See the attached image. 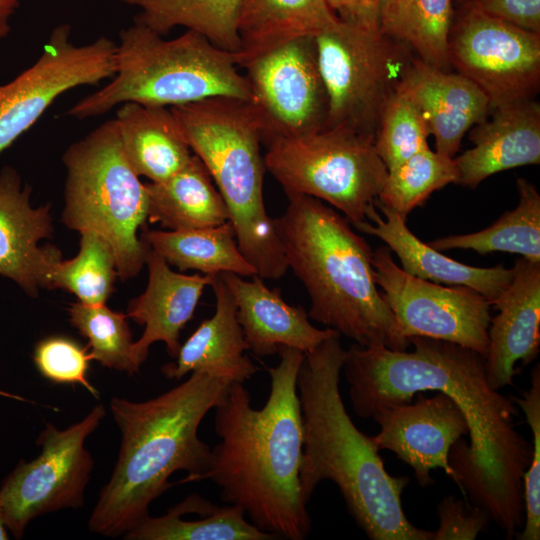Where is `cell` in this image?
Instances as JSON below:
<instances>
[{
  "label": "cell",
  "mask_w": 540,
  "mask_h": 540,
  "mask_svg": "<svg viewBox=\"0 0 540 540\" xmlns=\"http://www.w3.org/2000/svg\"><path fill=\"white\" fill-rule=\"evenodd\" d=\"M141 239L180 271L197 270L211 276L224 272L243 277L258 275L241 253L230 221L187 230L144 229Z\"/></svg>",
  "instance_id": "26"
},
{
  "label": "cell",
  "mask_w": 540,
  "mask_h": 540,
  "mask_svg": "<svg viewBox=\"0 0 540 540\" xmlns=\"http://www.w3.org/2000/svg\"><path fill=\"white\" fill-rule=\"evenodd\" d=\"M366 218L352 224L358 231L383 240L401 261L402 269L420 279L448 285H463L474 289L491 305L507 288L513 278V268L502 264L490 268L469 266L422 242L406 226L396 212L374 200Z\"/></svg>",
  "instance_id": "21"
},
{
  "label": "cell",
  "mask_w": 540,
  "mask_h": 540,
  "mask_svg": "<svg viewBox=\"0 0 540 540\" xmlns=\"http://www.w3.org/2000/svg\"><path fill=\"white\" fill-rule=\"evenodd\" d=\"M454 158L425 148L387 172L376 201L406 221L410 212L450 183H458Z\"/></svg>",
  "instance_id": "31"
},
{
  "label": "cell",
  "mask_w": 540,
  "mask_h": 540,
  "mask_svg": "<svg viewBox=\"0 0 540 540\" xmlns=\"http://www.w3.org/2000/svg\"><path fill=\"white\" fill-rule=\"evenodd\" d=\"M66 169L64 224L106 239L118 277L134 278L150 247L137 236L147 221L148 192L124 153L115 119L71 144L62 157Z\"/></svg>",
  "instance_id": "7"
},
{
  "label": "cell",
  "mask_w": 540,
  "mask_h": 540,
  "mask_svg": "<svg viewBox=\"0 0 540 540\" xmlns=\"http://www.w3.org/2000/svg\"><path fill=\"white\" fill-rule=\"evenodd\" d=\"M249 104L261 127L262 142L323 129L328 99L317 65L313 37L271 48L243 65Z\"/></svg>",
  "instance_id": "14"
},
{
  "label": "cell",
  "mask_w": 540,
  "mask_h": 540,
  "mask_svg": "<svg viewBox=\"0 0 540 540\" xmlns=\"http://www.w3.org/2000/svg\"><path fill=\"white\" fill-rule=\"evenodd\" d=\"M0 396L15 399V400H20V401H29V400H26L25 398H23V397H21L19 395L12 394V393L3 391L1 389H0Z\"/></svg>",
  "instance_id": "42"
},
{
  "label": "cell",
  "mask_w": 540,
  "mask_h": 540,
  "mask_svg": "<svg viewBox=\"0 0 540 540\" xmlns=\"http://www.w3.org/2000/svg\"><path fill=\"white\" fill-rule=\"evenodd\" d=\"M139 12L134 21L161 35L176 27L192 30L215 46L238 54L241 0H123Z\"/></svg>",
  "instance_id": "28"
},
{
  "label": "cell",
  "mask_w": 540,
  "mask_h": 540,
  "mask_svg": "<svg viewBox=\"0 0 540 540\" xmlns=\"http://www.w3.org/2000/svg\"><path fill=\"white\" fill-rule=\"evenodd\" d=\"M498 314L491 318L485 370L496 390L513 384L515 364L532 362L540 346V262L523 257L513 267V278L492 303Z\"/></svg>",
  "instance_id": "16"
},
{
  "label": "cell",
  "mask_w": 540,
  "mask_h": 540,
  "mask_svg": "<svg viewBox=\"0 0 540 540\" xmlns=\"http://www.w3.org/2000/svg\"><path fill=\"white\" fill-rule=\"evenodd\" d=\"M338 20L325 0H241L239 66L287 41L313 37Z\"/></svg>",
  "instance_id": "24"
},
{
  "label": "cell",
  "mask_w": 540,
  "mask_h": 540,
  "mask_svg": "<svg viewBox=\"0 0 540 540\" xmlns=\"http://www.w3.org/2000/svg\"><path fill=\"white\" fill-rule=\"evenodd\" d=\"M78 254L69 260H58L50 274L49 289H64L78 301L105 304L118 277L114 251L110 243L92 231L81 232Z\"/></svg>",
  "instance_id": "32"
},
{
  "label": "cell",
  "mask_w": 540,
  "mask_h": 540,
  "mask_svg": "<svg viewBox=\"0 0 540 540\" xmlns=\"http://www.w3.org/2000/svg\"><path fill=\"white\" fill-rule=\"evenodd\" d=\"M150 223L169 230L221 225L229 211L203 162L195 155L175 175L158 183H146Z\"/></svg>",
  "instance_id": "25"
},
{
  "label": "cell",
  "mask_w": 540,
  "mask_h": 540,
  "mask_svg": "<svg viewBox=\"0 0 540 540\" xmlns=\"http://www.w3.org/2000/svg\"><path fill=\"white\" fill-rule=\"evenodd\" d=\"M115 53L116 42L106 36L78 45L69 23L55 26L37 60L0 86V154L62 94L111 79Z\"/></svg>",
  "instance_id": "12"
},
{
  "label": "cell",
  "mask_w": 540,
  "mask_h": 540,
  "mask_svg": "<svg viewBox=\"0 0 540 540\" xmlns=\"http://www.w3.org/2000/svg\"><path fill=\"white\" fill-rule=\"evenodd\" d=\"M474 147L454 157L463 186L475 189L498 172L540 163V104L536 99L491 111L469 130Z\"/></svg>",
  "instance_id": "19"
},
{
  "label": "cell",
  "mask_w": 540,
  "mask_h": 540,
  "mask_svg": "<svg viewBox=\"0 0 540 540\" xmlns=\"http://www.w3.org/2000/svg\"><path fill=\"white\" fill-rule=\"evenodd\" d=\"M486 14L540 34V0H472Z\"/></svg>",
  "instance_id": "38"
},
{
  "label": "cell",
  "mask_w": 540,
  "mask_h": 540,
  "mask_svg": "<svg viewBox=\"0 0 540 540\" xmlns=\"http://www.w3.org/2000/svg\"><path fill=\"white\" fill-rule=\"evenodd\" d=\"M239 68L238 54L215 46L197 32L186 30L165 39L134 21L119 33L113 77L72 105L67 114L84 120L128 102L173 107L217 96L250 102V87Z\"/></svg>",
  "instance_id": "6"
},
{
  "label": "cell",
  "mask_w": 540,
  "mask_h": 540,
  "mask_svg": "<svg viewBox=\"0 0 540 540\" xmlns=\"http://www.w3.org/2000/svg\"><path fill=\"white\" fill-rule=\"evenodd\" d=\"M197 518L187 519L173 506L165 515H148L124 534L130 540H276L246 519L233 504L219 506L203 498Z\"/></svg>",
  "instance_id": "30"
},
{
  "label": "cell",
  "mask_w": 540,
  "mask_h": 540,
  "mask_svg": "<svg viewBox=\"0 0 540 540\" xmlns=\"http://www.w3.org/2000/svg\"><path fill=\"white\" fill-rule=\"evenodd\" d=\"M280 361L267 368L270 392L255 409L242 383H231L215 406L214 430L221 441L211 449L205 475L228 504L280 539L303 540L311 518L300 487L303 423L297 378L304 353L280 347Z\"/></svg>",
  "instance_id": "1"
},
{
  "label": "cell",
  "mask_w": 540,
  "mask_h": 540,
  "mask_svg": "<svg viewBox=\"0 0 540 540\" xmlns=\"http://www.w3.org/2000/svg\"><path fill=\"white\" fill-rule=\"evenodd\" d=\"M114 119L128 162L152 183L175 175L193 156L170 107L123 103Z\"/></svg>",
  "instance_id": "23"
},
{
  "label": "cell",
  "mask_w": 540,
  "mask_h": 540,
  "mask_svg": "<svg viewBox=\"0 0 540 540\" xmlns=\"http://www.w3.org/2000/svg\"><path fill=\"white\" fill-rule=\"evenodd\" d=\"M340 334L304 353L297 391L303 423L300 487L308 504L315 488L330 480L350 515L372 540H432L433 532L412 525L401 494L407 477L390 475L371 436L353 423L339 381L345 360Z\"/></svg>",
  "instance_id": "2"
},
{
  "label": "cell",
  "mask_w": 540,
  "mask_h": 540,
  "mask_svg": "<svg viewBox=\"0 0 540 540\" xmlns=\"http://www.w3.org/2000/svg\"><path fill=\"white\" fill-rule=\"evenodd\" d=\"M7 530L8 529L6 527L4 517H3V513H2V510H1V507H0V540L9 539Z\"/></svg>",
  "instance_id": "41"
},
{
  "label": "cell",
  "mask_w": 540,
  "mask_h": 540,
  "mask_svg": "<svg viewBox=\"0 0 540 540\" xmlns=\"http://www.w3.org/2000/svg\"><path fill=\"white\" fill-rule=\"evenodd\" d=\"M447 52L451 68L485 93L491 111L535 99L540 90V34L490 16L473 2L454 13Z\"/></svg>",
  "instance_id": "10"
},
{
  "label": "cell",
  "mask_w": 540,
  "mask_h": 540,
  "mask_svg": "<svg viewBox=\"0 0 540 540\" xmlns=\"http://www.w3.org/2000/svg\"><path fill=\"white\" fill-rule=\"evenodd\" d=\"M285 194L286 210L273 223L288 269L309 295L308 316L361 346L407 350L410 340L377 289L367 241L322 200Z\"/></svg>",
  "instance_id": "4"
},
{
  "label": "cell",
  "mask_w": 540,
  "mask_h": 540,
  "mask_svg": "<svg viewBox=\"0 0 540 540\" xmlns=\"http://www.w3.org/2000/svg\"><path fill=\"white\" fill-rule=\"evenodd\" d=\"M210 286L216 299L215 313L180 346L175 361L165 364L162 374L179 380L188 373L202 372L244 384L255 375L257 367L245 354L249 347L237 319L234 298L221 273L213 275Z\"/></svg>",
  "instance_id": "22"
},
{
  "label": "cell",
  "mask_w": 540,
  "mask_h": 540,
  "mask_svg": "<svg viewBox=\"0 0 540 540\" xmlns=\"http://www.w3.org/2000/svg\"><path fill=\"white\" fill-rule=\"evenodd\" d=\"M103 405L64 430L47 423L36 443L40 455L20 461L0 487L4 521L17 539L35 517L84 505V493L94 461L85 448L86 438L105 416Z\"/></svg>",
  "instance_id": "11"
},
{
  "label": "cell",
  "mask_w": 540,
  "mask_h": 540,
  "mask_svg": "<svg viewBox=\"0 0 540 540\" xmlns=\"http://www.w3.org/2000/svg\"><path fill=\"white\" fill-rule=\"evenodd\" d=\"M313 43L328 99L325 127L375 138L381 112L414 53L380 31L340 20L313 36Z\"/></svg>",
  "instance_id": "9"
},
{
  "label": "cell",
  "mask_w": 540,
  "mask_h": 540,
  "mask_svg": "<svg viewBox=\"0 0 540 540\" xmlns=\"http://www.w3.org/2000/svg\"><path fill=\"white\" fill-rule=\"evenodd\" d=\"M265 168L285 193L326 201L351 224L366 220L378 197L387 168L374 138L342 127L279 137L266 142Z\"/></svg>",
  "instance_id": "8"
},
{
  "label": "cell",
  "mask_w": 540,
  "mask_h": 540,
  "mask_svg": "<svg viewBox=\"0 0 540 540\" xmlns=\"http://www.w3.org/2000/svg\"><path fill=\"white\" fill-rule=\"evenodd\" d=\"M398 89L419 106L435 139V151L454 158L462 138L491 113L488 97L458 72L441 70L414 57Z\"/></svg>",
  "instance_id": "17"
},
{
  "label": "cell",
  "mask_w": 540,
  "mask_h": 540,
  "mask_svg": "<svg viewBox=\"0 0 540 540\" xmlns=\"http://www.w3.org/2000/svg\"><path fill=\"white\" fill-rule=\"evenodd\" d=\"M146 264L147 287L127 308L128 318L144 325L142 336L132 346L133 361L138 368L147 359L150 346L158 341L165 343L168 354L176 358L181 346L180 332L192 319L203 290L213 279V275L175 272L151 249Z\"/></svg>",
  "instance_id": "18"
},
{
  "label": "cell",
  "mask_w": 540,
  "mask_h": 540,
  "mask_svg": "<svg viewBox=\"0 0 540 540\" xmlns=\"http://www.w3.org/2000/svg\"><path fill=\"white\" fill-rule=\"evenodd\" d=\"M221 275L234 298L237 319L249 350L259 357L273 355L280 347L306 353L325 339L340 334L333 328L314 327L303 307L285 302L279 289H269L259 275L251 280L230 272Z\"/></svg>",
  "instance_id": "20"
},
{
  "label": "cell",
  "mask_w": 540,
  "mask_h": 540,
  "mask_svg": "<svg viewBox=\"0 0 540 540\" xmlns=\"http://www.w3.org/2000/svg\"><path fill=\"white\" fill-rule=\"evenodd\" d=\"M21 0H0V40L11 31V20L20 6Z\"/></svg>",
  "instance_id": "40"
},
{
  "label": "cell",
  "mask_w": 540,
  "mask_h": 540,
  "mask_svg": "<svg viewBox=\"0 0 540 540\" xmlns=\"http://www.w3.org/2000/svg\"><path fill=\"white\" fill-rule=\"evenodd\" d=\"M453 4V0H382L379 31L425 63L450 71L447 46Z\"/></svg>",
  "instance_id": "27"
},
{
  "label": "cell",
  "mask_w": 540,
  "mask_h": 540,
  "mask_svg": "<svg viewBox=\"0 0 540 540\" xmlns=\"http://www.w3.org/2000/svg\"><path fill=\"white\" fill-rule=\"evenodd\" d=\"M472 0H453V3H456L458 4L459 6H462V5H465L469 2H471Z\"/></svg>",
  "instance_id": "43"
},
{
  "label": "cell",
  "mask_w": 540,
  "mask_h": 540,
  "mask_svg": "<svg viewBox=\"0 0 540 540\" xmlns=\"http://www.w3.org/2000/svg\"><path fill=\"white\" fill-rule=\"evenodd\" d=\"M429 135L419 106L397 88L381 112L374 138L376 151L387 170L428 148Z\"/></svg>",
  "instance_id": "34"
},
{
  "label": "cell",
  "mask_w": 540,
  "mask_h": 540,
  "mask_svg": "<svg viewBox=\"0 0 540 540\" xmlns=\"http://www.w3.org/2000/svg\"><path fill=\"white\" fill-rule=\"evenodd\" d=\"M437 514L439 527L432 540H474L491 520L481 507L454 496L438 504Z\"/></svg>",
  "instance_id": "37"
},
{
  "label": "cell",
  "mask_w": 540,
  "mask_h": 540,
  "mask_svg": "<svg viewBox=\"0 0 540 540\" xmlns=\"http://www.w3.org/2000/svg\"><path fill=\"white\" fill-rule=\"evenodd\" d=\"M325 1L340 21L371 31H379V11L382 0Z\"/></svg>",
  "instance_id": "39"
},
{
  "label": "cell",
  "mask_w": 540,
  "mask_h": 540,
  "mask_svg": "<svg viewBox=\"0 0 540 540\" xmlns=\"http://www.w3.org/2000/svg\"><path fill=\"white\" fill-rule=\"evenodd\" d=\"M170 109L227 206L241 253L262 279L282 278L288 265L265 208L262 132L251 105L217 96Z\"/></svg>",
  "instance_id": "5"
},
{
  "label": "cell",
  "mask_w": 540,
  "mask_h": 540,
  "mask_svg": "<svg viewBox=\"0 0 540 540\" xmlns=\"http://www.w3.org/2000/svg\"><path fill=\"white\" fill-rule=\"evenodd\" d=\"M31 187L22 185L19 173L10 166L0 172V275L13 280L23 291L36 297L49 289V279L61 252L40 247L54 228L50 205L33 207Z\"/></svg>",
  "instance_id": "15"
},
{
  "label": "cell",
  "mask_w": 540,
  "mask_h": 540,
  "mask_svg": "<svg viewBox=\"0 0 540 540\" xmlns=\"http://www.w3.org/2000/svg\"><path fill=\"white\" fill-rule=\"evenodd\" d=\"M524 412L533 437L532 459L523 477L524 524L521 540L540 539V367L531 374V387L511 397Z\"/></svg>",
  "instance_id": "35"
},
{
  "label": "cell",
  "mask_w": 540,
  "mask_h": 540,
  "mask_svg": "<svg viewBox=\"0 0 540 540\" xmlns=\"http://www.w3.org/2000/svg\"><path fill=\"white\" fill-rule=\"evenodd\" d=\"M230 384L192 372L183 383L146 401L112 398L110 409L121 431V446L111 478L89 518L90 531L124 535L174 485L169 478L177 471L188 473L178 483L205 479L211 448L199 438L198 429Z\"/></svg>",
  "instance_id": "3"
},
{
  "label": "cell",
  "mask_w": 540,
  "mask_h": 540,
  "mask_svg": "<svg viewBox=\"0 0 540 540\" xmlns=\"http://www.w3.org/2000/svg\"><path fill=\"white\" fill-rule=\"evenodd\" d=\"M516 185L519 194L516 208L504 213L491 226L474 233L437 238L428 244L438 251L471 249L481 255L502 251L540 262V195L524 178H518Z\"/></svg>",
  "instance_id": "29"
},
{
  "label": "cell",
  "mask_w": 540,
  "mask_h": 540,
  "mask_svg": "<svg viewBox=\"0 0 540 540\" xmlns=\"http://www.w3.org/2000/svg\"><path fill=\"white\" fill-rule=\"evenodd\" d=\"M88 346L64 336H49L40 340L33 354L38 371L46 379L58 384H80L94 397L99 392L88 381L87 371L92 360Z\"/></svg>",
  "instance_id": "36"
},
{
  "label": "cell",
  "mask_w": 540,
  "mask_h": 540,
  "mask_svg": "<svg viewBox=\"0 0 540 540\" xmlns=\"http://www.w3.org/2000/svg\"><path fill=\"white\" fill-rule=\"evenodd\" d=\"M375 282L401 332L456 343L486 357L490 301L463 285L442 286L399 267L388 246L373 252Z\"/></svg>",
  "instance_id": "13"
},
{
  "label": "cell",
  "mask_w": 540,
  "mask_h": 540,
  "mask_svg": "<svg viewBox=\"0 0 540 540\" xmlns=\"http://www.w3.org/2000/svg\"><path fill=\"white\" fill-rule=\"evenodd\" d=\"M69 321L88 339L92 360L102 366L132 375L139 368L132 357V333L127 314L105 304L75 302L69 306Z\"/></svg>",
  "instance_id": "33"
}]
</instances>
